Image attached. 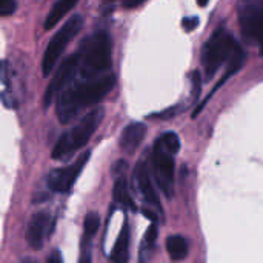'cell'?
<instances>
[{"instance_id": "11", "label": "cell", "mask_w": 263, "mask_h": 263, "mask_svg": "<svg viewBox=\"0 0 263 263\" xmlns=\"http://www.w3.org/2000/svg\"><path fill=\"white\" fill-rule=\"evenodd\" d=\"M134 183H136L140 196L143 197L145 203H148L149 206H153L162 213V203L159 200L157 191L154 190V183H153V179L149 176V170L143 162H140L134 171Z\"/></svg>"}, {"instance_id": "5", "label": "cell", "mask_w": 263, "mask_h": 263, "mask_svg": "<svg viewBox=\"0 0 263 263\" xmlns=\"http://www.w3.org/2000/svg\"><path fill=\"white\" fill-rule=\"evenodd\" d=\"M89 157H91V151H85L71 165L60 166V168H55V170L49 171L45 176L43 186L37 191V199L35 200L48 199L52 194L68 193L72 188V185L76 183V180L80 176V173L83 171V168L88 163Z\"/></svg>"}, {"instance_id": "13", "label": "cell", "mask_w": 263, "mask_h": 263, "mask_svg": "<svg viewBox=\"0 0 263 263\" xmlns=\"http://www.w3.org/2000/svg\"><path fill=\"white\" fill-rule=\"evenodd\" d=\"M129 257V225L125 222L111 253V260L112 263H128Z\"/></svg>"}, {"instance_id": "2", "label": "cell", "mask_w": 263, "mask_h": 263, "mask_svg": "<svg viewBox=\"0 0 263 263\" xmlns=\"http://www.w3.org/2000/svg\"><path fill=\"white\" fill-rule=\"evenodd\" d=\"M74 55L77 60V77L94 79L108 74L112 65V49L108 32L96 31L83 39Z\"/></svg>"}, {"instance_id": "8", "label": "cell", "mask_w": 263, "mask_h": 263, "mask_svg": "<svg viewBox=\"0 0 263 263\" xmlns=\"http://www.w3.org/2000/svg\"><path fill=\"white\" fill-rule=\"evenodd\" d=\"M239 20L243 35L259 42L263 52V0H242Z\"/></svg>"}, {"instance_id": "26", "label": "cell", "mask_w": 263, "mask_h": 263, "mask_svg": "<svg viewBox=\"0 0 263 263\" xmlns=\"http://www.w3.org/2000/svg\"><path fill=\"white\" fill-rule=\"evenodd\" d=\"M18 263H39L35 259H32V257H25V259H20Z\"/></svg>"}, {"instance_id": "24", "label": "cell", "mask_w": 263, "mask_h": 263, "mask_svg": "<svg viewBox=\"0 0 263 263\" xmlns=\"http://www.w3.org/2000/svg\"><path fill=\"white\" fill-rule=\"evenodd\" d=\"M142 2H143V0H123L125 6H128V8H134V6L140 5Z\"/></svg>"}, {"instance_id": "25", "label": "cell", "mask_w": 263, "mask_h": 263, "mask_svg": "<svg viewBox=\"0 0 263 263\" xmlns=\"http://www.w3.org/2000/svg\"><path fill=\"white\" fill-rule=\"evenodd\" d=\"M79 263H91V256H89V253H83V256L80 257V262Z\"/></svg>"}, {"instance_id": "6", "label": "cell", "mask_w": 263, "mask_h": 263, "mask_svg": "<svg viewBox=\"0 0 263 263\" xmlns=\"http://www.w3.org/2000/svg\"><path fill=\"white\" fill-rule=\"evenodd\" d=\"M83 28V18L80 15H72L49 40L45 54H43V60H42V72L45 77H48L54 66L57 65L62 52L65 51V48L68 46V43L82 31Z\"/></svg>"}, {"instance_id": "22", "label": "cell", "mask_w": 263, "mask_h": 263, "mask_svg": "<svg viewBox=\"0 0 263 263\" xmlns=\"http://www.w3.org/2000/svg\"><path fill=\"white\" fill-rule=\"evenodd\" d=\"M193 85H194V99H197L200 94V74L197 71H194L193 74Z\"/></svg>"}, {"instance_id": "4", "label": "cell", "mask_w": 263, "mask_h": 263, "mask_svg": "<svg viewBox=\"0 0 263 263\" xmlns=\"http://www.w3.org/2000/svg\"><path fill=\"white\" fill-rule=\"evenodd\" d=\"M239 51H242V48L237 40L223 26L217 28L214 34L206 40L202 49L205 79H213L216 72L222 68V65H228Z\"/></svg>"}, {"instance_id": "9", "label": "cell", "mask_w": 263, "mask_h": 263, "mask_svg": "<svg viewBox=\"0 0 263 263\" xmlns=\"http://www.w3.org/2000/svg\"><path fill=\"white\" fill-rule=\"evenodd\" d=\"M54 230V217L46 211L32 214L26 227V242L32 250H40Z\"/></svg>"}, {"instance_id": "1", "label": "cell", "mask_w": 263, "mask_h": 263, "mask_svg": "<svg viewBox=\"0 0 263 263\" xmlns=\"http://www.w3.org/2000/svg\"><path fill=\"white\" fill-rule=\"evenodd\" d=\"M116 86V76L112 72L94 77L80 79L72 77L57 94L55 114L60 123H69L83 108L97 105Z\"/></svg>"}, {"instance_id": "16", "label": "cell", "mask_w": 263, "mask_h": 263, "mask_svg": "<svg viewBox=\"0 0 263 263\" xmlns=\"http://www.w3.org/2000/svg\"><path fill=\"white\" fill-rule=\"evenodd\" d=\"M112 197H114V202L119 206H122V208H133L134 206L133 200H131L128 182H126L123 174H117V177H116L114 190H112Z\"/></svg>"}, {"instance_id": "18", "label": "cell", "mask_w": 263, "mask_h": 263, "mask_svg": "<svg viewBox=\"0 0 263 263\" xmlns=\"http://www.w3.org/2000/svg\"><path fill=\"white\" fill-rule=\"evenodd\" d=\"M99 228H100V217H99V214L97 213L86 214L85 222H83V231H85L86 239H91L92 236H96Z\"/></svg>"}, {"instance_id": "27", "label": "cell", "mask_w": 263, "mask_h": 263, "mask_svg": "<svg viewBox=\"0 0 263 263\" xmlns=\"http://www.w3.org/2000/svg\"><path fill=\"white\" fill-rule=\"evenodd\" d=\"M208 2H210V0H197V5H199L200 8H205V6L208 5Z\"/></svg>"}, {"instance_id": "12", "label": "cell", "mask_w": 263, "mask_h": 263, "mask_svg": "<svg viewBox=\"0 0 263 263\" xmlns=\"http://www.w3.org/2000/svg\"><path fill=\"white\" fill-rule=\"evenodd\" d=\"M146 134V126L142 122H133L129 123L120 136V148L126 153V154H133L136 153V149L142 145L143 139Z\"/></svg>"}, {"instance_id": "3", "label": "cell", "mask_w": 263, "mask_h": 263, "mask_svg": "<svg viewBox=\"0 0 263 263\" xmlns=\"http://www.w3.org/2000/svg\"><path fill=\"white\" fill-rule=\"evenodd\" d=\"M103 116L105 109L102 106L94 108L88 114H85L71 129H68L59 137L57 143L52 148L51 157L54 160H65L79 149H82L94 136L96 129L103 120Z\"/></svg>"}, {"instance_id": "7", "label": "cell", "mask_w": 263, "mask_h": 263, "mask_svg": "<svg viewBox=\"0 0 263 263\" xmlns=\"http://www.w3.org/2000/svg\"><path fill=\"white\" fill-rule=\"evenodd\" d=\"M151 173L154 176V182L160 188V191L171 197L174 193V180H176V162L174 156L154 143L151 153Z\"/></svg>"}, {"instance_id": "19", "label": "cell", "mask_w": 263, "mask_h": 263, "mask_svg": "<svg viewBox=\"0 0 263 263\" xmlns=\"http://www.w3.org/2000/svg\"><path fill=\"white\" fill-rule=\"evenodd\" d=\"M156 239H157V227L153 225V227H149L148 231L145 233V237H143V242H142V248H140V259H142V260L145 259L143 256H145L148 251L153 250V247H154V243H156Z\"/></svg>"}, {"instance_id": "10", "label": "cell", "mask_w": 263, "mask_h": 263, "mask_svg": "<svg viewBox=\"0 0 263 263\" xmlns=\"http://www.w3.org/2000/svg\"><path fill=\"white\" fill-rule=\"evenodd\" d=\"M76 72H77V60H76V55H71L59 66L57 72L54 74L52 80L49 82V85L45 91V97H43L45 108H48L54 102V99H57V94L60 92V89L69 80H72Z\"/></svg>"}, {"instance_id": "15", "label": "cell", "mask_w": 263, "mask_h": 263, "mask_svg": "<svg viewBox=\"0 0 263 263\" xmlns=\"http://www.w3.org/2000/svg\"><path fill=\"white\" fill-rule=\"evenodd\" d=\"M77 3H79V0H57L52 5L51 11H49V14L46 17V20H45V29L54 28Z\"/></svg>"}, {"instance_id": "14", "label": "cell", "mask_w": 263, "mask_h": 263, "mask_svg": "<svg viewBox=\"0 0 263 263\" xmlns=\"http://www.w3.org/2000/svg\"><path fill=\"white\" fill-rule=\"evenodd\" d=\"M166 251H168V256H170L171 260H174V262L183 260L188 256V251H190L188 239L185 236H180V234L170 236L166 239Z\"/></svg>"}, {"instance_id": "20", "label": "cell", "mask_w": 263, "mask_h": 263, "mask_svg": "<svg viewBox=\"0 0 263 263\" xmlns=\"http://www.w3.org/2000/svg\"><path fill=\"white\" fill-rule=\"evenodd\" d=\"M15 8H17L15 0H0V14L3 17L14 14L15 12Z\"/></svg>"}, {"instance_id": "17", "label": "cell", "mask_w": 263, "mask_h": 263, "mask_svg": "<svg viewBox=\"0 0 263 263\" xmlns=\"http://www.w3.org/2000/svg\"><path fill=\"white\" fill-rule=\"evenodd\" d=\"M154 143L159 145L160 148H163L165 151H168V153L173 154V156H176V154L180 151V146H182L180 137H179L176 133H173V131L163 133L162 136L157 137V140H156Z\"/></svg>"}, {"instance_id": "21", "label": "cell", "mask_w": 263, "mask_h": 263, "mask_svg": "<svg viewBox=\"0 0 263 263\" xmlns=\"http://www.w3.org/2000/svg\"><path fill=\"white\" fill-rule=\"evenodd\" d=\"M182 26H183L185 31L191 32L193 29H196L199 26V18L197 17H186V18L182 20Z\"/></svg>"}, {"instance_id": "23", "label": "cell", "mask_w": 263, "mask_h": 263, "mask_svg": "<svg viewBox=\"0 0 263 263\" xmlns=\"http://www.w3.org/2000/svg\"><path fill=\"white\" fill-rule=\"evenodd\" d=\"M48 263H63L62 260V254L59 250H54L49 256H48Z\"/></svg>"}]
</instances>
